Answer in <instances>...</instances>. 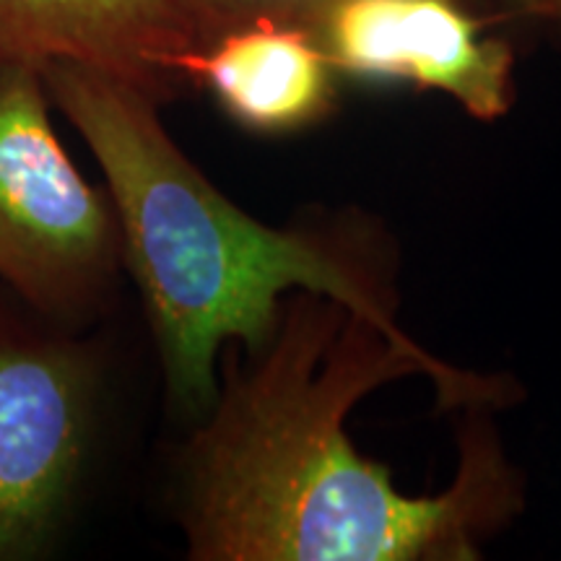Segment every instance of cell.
<instances>
[{
    "label": "cell",
    "instance_id": "3957f363",
    "mask_svg": "<svg viewBox=\"0 0 561 561\" xmlns=\"http://www.w3.org/2000/svg\"><path fill=\"white\" fill-rule=\"evenodd\" d=\"M107 341L0 286V561L45 557L79 510L110 405Z\"/></svg>",
    "mask_w": 561,
    "mask_h": 561
},
{
    "label": "cell",
    "instance_id": "ba28073f",
    "mask_svg": "<svg viewBox=\"0 0 561 561\" xmlns=\"http://www.w3.org/2000/svg\"><path fill=\"white\" fill-rule=\"evenodd\" d=\"M185 19L191 21L198 45L221 37L240 26L273 21L312 30L322 13L339 0H178Z\"/></svg>",
    "mask_w": 561,
    "mask_h": 561
},
{
    "label": "cell",
    "instance_id": "7a4b0ae2",
    "mask_svg": "<svg viewBox=\"0 0 561 561\" xmlns=\"http://www.w3.org/2000/svg\"><path fill=\"white\" fill-rule=\"evenodd\" d=\"M39 73L107 182L174 416L195 424L214 405L224 346H261L291 291L339 299L413 343L354 242L244 214L182 153L151 94L76 62H47Z\"/></svg>",
    "mask_w": 561,
    "mask_h": 561
},
{
    "label": "cell",
    "instance_id": "9c48e42d",
    "mask_svg": "<svg viewBox=\"0 0 561 561\" xmlns=\"http://www.w3.org/2000/svg\"><path fill=\"white\" fill-rule=\"evenodd\" d=\"M525 11L541 13V16H559L561 19V0H515Z\"/></svg>",
    "mask_w": 561,
    "mask_h": 561
},
{
    "label": "cell",
    "instance_id": "6da1fadb",
    "mask_svg": "<svg viewBox=\"0 0 561 561\" xmlns=\"http://www.w3.org/2000/svg\"><path fill=\"white\" fill-rule=\"evenodd\" d=\"M426 371L442 396L486 392L339 299L291 291L257 348L227 343L214 405L174 455L170 507L195 561L476 559L510 510L500 453L476 432L439 496H403L359 455L346 416L367 392Z\"/></svg>",
    "mask_w": 561,
    "mask_h": 561
},
{
    "label": "cell",
    "instance_id": "8992f818",
    "mask_svg": "<svg viewBox=\"0 0 561 561\" xmlns=\"http://www.w3.org/2000/svg\"><path fill=\"white\" fill-rule=\"evenodd\" d=\"M198 47L178 0H0V60L76 62L159 104L191 83L187 58Z\"/></svg>",
    "mask_w": 561,
    "mask_h": 561
},
{
    "label": "cell",
    "instance_id": "5b68a950",
    "mask_svg": "<svg viewBox=\"0 0 561 561\" xmlns=\"http://www.w3.org/2000/svg\"><path fill=\"white\" fill-rule=\"evenodd\" d=\"M314 37L335 73L442 91L481 121L512 102V50L460 0H339Z\"/></svg>",
    "mask_w": 561,
    "mask_h": 561
},
{
    "label": "cell",
    "instance_id": "52a82bcc",
    "mask_svg": "<svg viewBox=\"0 0 561 561\" xmlns=\"http://www.w3.org/2000/svg\"><path fill=\"white\" fill-rule=\"evenodd\" d=\"M335 68L312 30L294 24L240 26L187 58V79L206 87L231 121L278 136L307 128L333 104Z\"/></svg>",
    "mask_w": 561,
    "mask_h": 561
},
{
    "label": "cell",
    "instance_id": "277c9868",
    "mask_svg": "<svg viewBox=\"0 0 561 561\" xmlns=\"http://www.w3.org/2000/svg\"><path fill=\"white\" fill-rule=\"evenodd\" d=\"M37 66L0 60V286L45 318L91 328L115 310L117 208L70 161Z\"/></svg>",
    "mask_w": 561,
    "mask_h": 561
}]
</instances>
